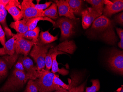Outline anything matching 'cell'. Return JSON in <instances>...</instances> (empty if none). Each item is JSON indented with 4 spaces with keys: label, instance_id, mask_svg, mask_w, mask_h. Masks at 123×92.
<instances>
[{
    "label": "cell",
    "instance_id": "obj_1",
    "mask_svg": "<svg viewBox=\"0 0 123 92\" xmlns=\"http://www.w3.org/2000/svg\"><path fill=\"white\" fill-rule=\"evenodd\" d=\"M90 32L91 34L98 35L103 41L111 45H114L118 39L112 22L103 15L93 21Z\"/></svg>",
    "mask_w": 123,
    "mask_h": 92
},
{
    "label": "cell",
    "instance_id": "obj_2",
    "mask_svg": "<svg viewBox=\"0 0 123 92\" xmlns=\"http://www.w3.org/2000/svg\"><path fill=\"white\" fill-rule=\"evenodd\" d=\"M26 73L13 69L4 85L0 88V92H17L23 87L27 82Z\"/></svg>",
    "mask_w": 123,
    "mask_h": 92
},
{
    "label": "cell",
    "instance_id": "obj_3",
    "mask_svg": "<svg viewBox=\"0 0 123 92\" xmlns=\"http://www.w3.org/2000/svg\"><path fill=\"white\" fill-rule=\"evenodd\" d=\"M55 74L47 69L41 71L40 77L35 80L38 87V92H51L62 89L54 83Z\"/></svg>",
    "mask_w": 123,
    "mask_h": 92
},
{
    "label": "cell",
    "instance_id": "obj_4",
    "mask_svg": "<svg viewBox=\"0 0 123 92\" xmlns=\"http://www.w3.org/2000/svg\"><path fill=\"white\" fill-rule=\"evenodd\" d=\"M54 47L52 44H43L39 41L37 44L33 46L30 55L36 63L37 66L40 71L45 68V58L48 50Z\"/></svg>",
    "mask_w": 123,
    "mask_h": 92
},
{
    "label": "cell",
    "instance_id": "obj_5",
    "mask_svg": "<svg viewBox=\"0 0 123 92\" xmlns=\"http://www.w3.org/2000/svg\"><path fill=\"white\" fill-rule=\"evenodd\" d=\"M76 19H71L65 17L59 18L55 21L54 28L61 30V40H66L74 33Z\"/></svg>",
    "mask_w": 123,
    "mask_h": 92
},
{
    "label": "cell",
    "instance_id": "obj_6",
    "mask_svg": "<svg viewBox=\"0 0 123 92\" xmlns=\"http://www.w3.org/2000/svg\"><path fill=\"white\" fill-rule=\"evenodd\" d=\"M108 63L113 71L121 75L123 74V52L114 49L112 50L108 59Z\"/></svg>",
    "mask_w": 123,
    "mask_h": 92
},
{
    "label": "cell",
    "instance_id": "obj_7",
    "mask_svg": "<svg viewBox=\"0 0 123 92\" xmlns=\"http://www.w3.org/2000/svg\"><path fill=\"white\" fill-rule=\"evenodd\" d=\"M18 59L23 64L26 73L27 81L30 80H36L39 77L40 72L37 66L34 65L32 60L27 56H21Z\"/></svg>",
    "mask_w": 123,
    "mask_h": 92
},
{
    "label": "cell",
    "instance_id": "obj_8",
    "mask_svg": "<svg viewBox=\"0 0 123 92\" xmlns=\"http://www.w3.org/2000/svg\"><path fill=\"white\" fill-rule=\"evenodd\" d=\"M21 13L25 19H29L37 17H45L43 10H40L36 9L35 4L32 0H24L21 4Z\"/></svg>",
    "mask_w": 123,
    "mask_h": 92
},
{
    "label": "cell",
    "instance_id": "obj_9",
    "mask_svg": "<svg viewBox=\"0 0 123 92\" xmlns=\"http://www.w3.org/2000/svg\"><path fill=\"white\" fill-rule=\"evenodd\" d=\"M18 57L19 55L16 53L12 55L0 56V81L6 77L9 70L14 66Z\"/></svg>",
    "mask_w": 123,
    "mask_h": 92
},
{
    "label": "cell",
    "instance_id": "obj_10",
    "mask_svg": "<svg viewBox=\"0 0 123 92\" xmlns=\"http://www.w3.org/2000/svg\"><path fill=\"white\" fill-rule=\"evenodd\" d=\"M35 43L31 40L23 38L16 39L14 42V49L16 54L27 56L30 52L31 49Z\"/></svg>",
    "mask_w": 123,
    "mask_h": 92
},
{
    "label": "cell",
    "instance_id": "obj_11",
    "mask_svg": "<svg viewBox=\"0 0 123 92\" xmlns=\"http://www.w3.org/2000/svg\"><path fill=\"white\" fill-rule=\"evenodd\" d=\"M112 1L104 0L105 6L104 7L103 13V16L108 18H110L113 14L122 11L123 10V0H115Z\"/></svg>",
    "mask_w": 123,
    "mask_h": 92
},
{
    "label": "cell",
    "instance_id": "obj_12",
    "mask_svg": "<svg viewBox=\"0 0 123 92\" xmlns=\"http://www.w3.org/2000/svg\"><path fill=\"white\" fill-rule=\"evenodd\" d=\"M82 25L84 29L89 27L93 21L101 16L102 14L97 12L92 7H88L82 11Z\"/></svg>",
    "mask_w": 123,
    "mask_h": 92
},
{
    "label": "cell",
    "instance_id": "obj_13",
    "mask_svg": "<svg viewBox=\"0 0 123 92\" xmlns=\"http://www.w3.org/2000/svg\"><path fill=\"white\" fill-rule=\"evenodd\" d=\"M5 9L12 16L14 21L21 20L23 18L21 13V5L17 0H10L9 3L6 6Z\"/></svg>",
    "mask_w": 123,
    "mask_h": 92
},
{
    "label": "cell",
    "instance_id": "obj_14",
    "mask_svg": "<svg viewBox=\"0 0 123 92\" xmlns=\"http://www.w3.org/2000/svg\"><path fill=\"white\" fill-rule=\"evenodd\" d=\"M60 17L63 16L71 19H76L66 0H55Z\"/></svg>",
    "mask_w": 123,
    "mask_h": 92
},
{
    "label": "cell",
    "instance_id": "obj_15",
    "mask_svg": "<svg viewBox=\"0 0 123 92\" xmlns=\"http://www.w3.org/2000/svg\"><path fill=\"white\" fill-rule=\"evenodd\" d=\"M65 53L59 51L57 49L56 47H54L52 48L51 53L52 59V66L51 68V72L55 73L58 72L63 76H65L69 73V71L64 68H59L58 67V63L56 59L57 56L59 55L63 54Z\"/></svg>",
    "mask_w": 123,
    "mask_h": 92
},
{
    "label": "cell",
    "instance_id": "obj_16",
    "mask_svg": "<svg viewBox=\"0 0 123 92\" xmlns=\"http://www.w3.org/2000/svg\"><path fill=\"white\" fill-rule=\"evenodd\" d=\"M5 6L1 3L0 5V24L1 25H2L3 27V30L6 36L10 39L13 37L15 34L12 33L10 29L7 26L6 20L7 12V10L5 9Z\"/></svg>",
    "mask_w": 123,
    "mask_h": 92
},
{
    "label": "cell",
    "instance_id": "obj_17",
    "mask_svg": "<svg viewBox=\"0 0 123 92\" xmlns=\"http://www.w3.org/2000/svg\"><path fill=\"white\" fill-rule=\"evenodd\" d=\"M40 31V28L37 27L34 29L28 30L23 34L18 33L14 35V37L16 39L18 38H23L28 40H31L37 44L38 41L39 34Z\"/></svg>",
    "mask_w": 123,
    "mask_h": 92
},
{
    "label": "cell",
    "instance_id": "obj_18",
    "mask_svg": "<svg viewBox=\"0 0 123 92\" xmlns=\"http://www.w3.org/2000/svg\"><path fill=\"white\" fill-rule=\"evenodd\" d=\"M16 39L14 36L6 42L4 47L0 48V56L12 55L15 54L14 42Z\"/></svg>",
    "mask_w": 123,
    "mask_h": 92
},
{
    "label": "cell",
    "instance_id": "obj_19",
    "mask_svg": "<svg viewBox=\"0 0 123 92\" xmlns=\"http://www.w3.org/2000/svg\"><path fill=\"white\" fill-rule=\"evenodd\" d=\"M10 26L20 34H23L29 30L28 19L23 18L20 20L12 22Z\"/></svg>",
    "mask_w": 123,
    "mask_h": 92
},
{
    "label": "cell",
    "instance_id": "obj_20",
    "mask_svg": "<svg viewBox=\"0 0 123 92\" xmlns=\"http://www.w3.org/2000/svg\"><path fill=\"white\" fill-rule=\"evenodd\" d=\"M56 47L59 51L64 53L73 54L76 48V46L74 41L66 40L58 45Z\"/></svg>",
    "mask_w": 123,
    "mask_h": 92
},
{
    "label": "cell",
    "instance_id": "obj_21",
    "mask_svg": "<svg viewBox=\"0 0 123 92\" xmlns=\"http://www.w3.org/2000/svg\"><path fill=\"white\" fill-rule=\"evenodd\" d=\"M43 13L45 17L49 18L54 21L57 20L58 14L56 4L55 3H52L48 8L43 10Z\"/></svg>",
    "mask_w": 123,
    "mask_h": 92
},
{
    "label": "cell",
    "instance_id": "obj_22",
    "mask_svg": "<svg viewBox=\"0 0 123 92\" xmlns=\"http://www.w3.org/2000/svg\"><path fill=\"white\" fill-rule=\"evenodd\" d=\"M57 36H54L49 32V31H41L40 33L38 41L43 44H50L58 39Z\"/></svg>",
    "mask_w": 123,
    "mask_h": 92
},
{
    "label": "cell",
    "instance_id": "obj_23",
    "mask_svg": "<svg viewBox=\"0 0 123 92\" xmlns=\"http://www.w3.org/2000/svg\"><path fill=\"white\" fill-rule=\"evenodd\" d=\"M74 14L80 15L81 14L83 0H66Z\"/></svg>",
    "mask_w": 123,
    "mask_h": 92
},
{
    "label": "cell",
    "instance_id": "obj_24",
    "mask_svg": "<svg viewBox=\"0 0 123 92\" xmlns=\"http://www.w3.org/2000/svg\"><path fill=\"white\" fill-rule=\"evenodd\" d=\"M40 21H48L52 23L53 26L55 25V21L47 17H37L29 18L28 19L29 30H32L36 27L38 23Z\"/></svg>",
    "mask_w": 123,
    "mask_h": 92
},
{
    "label": "cell",
    "instance_id": "obj_25",
    "mask_svg": "<svg viewBox=\"0 0 123 92\" xmlns=\"http://www.w3.org/2000/svg\"><path fill=\"white\" fill-rule=\"evenodd\" d=\"M92 6V7L103 14L104 5V0H85Z\"/></svg>",
    "mask_w": 123,
    "mask_h": 92
},
{
    "label": "cell",
    "instance_id": "obj_26",
    "mask_svg": "<svg viewBox=\"0 0 123 92\" xmlns=\"http://www.w3.org/2000/svg\"><path fill=\"white\" fill-rule=\"evenodd\" d=\"M78 77H74L71 80L70 84H69V87L68 90L69 92H83L85 87V83L83 84L79 87H74L75 83L78 81Z\"/></svg>",
    "mask_w": 123,
    "mask_h": 92
},
{
    "label": "cell",
    "instance_id": "obj_27",
    "mask_svg": "<svg viewBox=\"0 0 123 92\" xmlns=\"http://www.w3.org/2000/svg\"><path fill=\"white\" fill-rule=\"evenodd\" d=\"M26 88L24 92H38V87L35 80H28Z\"/></svg>",
    "mask_w": 123,
    "mask_h": 92
},
{
    "label": "cell",
    "instance_id": "obj_28",
    "mask_svg": "<svg viewBox=\"0 0 123 92\" xmlns=\"http://www.w3.org/2000/svg\"><path fill=\"white\" fill-rule=\"evenodd\" d=\"M92 85L90 87L86 88V92H96L100 89V83L98 79L92 80Z\"/></svg>",
    "mask_w": 123,
    "mask_h": 92
},
{
    "label": "cell",
    "instance_id": "obj_29",
    "mask_svg": "<svg viewBox=\"0 0 123 92\" xmlns=\"http://www.w3.org/2000/svg\"><path fill=\"white\" fill-rule=\"evenodd\" d=\"M52 48L50 49L47 54L45 58V65L46 69L48 70L51 69L52 66V59L51 53L52 51Z\"/></svg>",
    "mask_w": 123,
    "mask_h": 92
},
{
    "label": "cell",
    "instance_id": "obj_30",
    "mask_svg": "<svg viewBox=\"0 0 123 92\" xmlns=\"http://www.w3.org/2000/svg\"><path fill=\"white\" fill-rule=\"evenodd\" d=\"M54 83L55 84L61 87L68 90L69 87V85H67L64 83L63 81L59 78L58 75L55 74L54 79Z\"/></svg>",
    "mask_w": 123,
    "mask_h": 92
},
{
    "label": "cell",
    "instance_id": "obj_31",
    "mask_svg": "<svg viewBox=\"0 0 123 92\" xmlns=\"http://www.w3.org/2000/svg\"><path fill=\"white\" fill-rule=\"evenodd\" d=\"M37 3L36 4H35V7L36 9L40 10H43L48 8L51 6L52 3V2L49 1V2H47L43 4H39V2L40 1L37 0Z\"/></svg>",
    "mask_w": 123,
    "mask_h": 92
},
{
    "label": "cell",
    "instance_id": "obj_32",
    "mask_svg": "<svg viewBox=\"0 0 123 92\" xmlns=\"http://www.w3.org/2000/svg\"><path fill=\"white\" fill-rule=\"evenodd\" d=\"M116 31L120 39V42L118 43V47L121 49H123V30L122 29L116 28Z\"/></svg>",
    "mask_w": 123,
    "mask_h": 92
},
{
    "label": "cell",
    "instance_id": "obj_33",
    "mask_svg": "<svg viewBox=\"0 0 123 92\" xmlns=\"http://www.w3.org/2000/svg\"><path fill=\"white\" fill-rule=\"evenodd\" d=\"M14 69L25 72L23 64L22 62L18 59V61L14 65Z\"/></svg>",
    "mask_w": 123,
    "mask_h": 92
},
{
    "label": "cell",
    "instance_id": "obj_34",
    "mask_svg": "<svg viewBox=\"0 0 123 92\" xmlns=\"http://www.w3.org/2000/svg\"><path fill=\"white\" fill-rule=\"evenodd\" d=\"M5 33L0 24V43L3 47H4L6 43Z\"/></svg>",
    "mask_w": 123,
    "mask_h": 92
},
{
    "label": "cell",
    "instance_id": "obj_35",
    "mask_svg": "<svg viewBox=\"0 0 123 92\" xmlns=\"http://www.w3.org/2000/svg\"><path fill=\"white\" fill-rule=\"evenodd\" d=\"M115 21L117 23H118V24H120L121 25H123V13L121 12L118 15H117L115 16Z\"/></svg>",
    "mask_w": 123,
    "mask_h": 92
},
{
    "label": "cell",
    "instance_id": "obj_36",
    "mask_svg": "<svg viewBox=\"0 0 123 92\" xmlns=\"http://www.w3.org/2000/svg\"><path fill=\"white\" fill-rule=\"evenodd\" d=\"M56 92H69V91L68 90H65V89H61V90H58L56 91Z\"/></svg>",
    "mask_w": 123,
    "mask_h": 92
},
{
    "label": "cell",
    "instance_id": "obj_37",
    "mask_svg": "<svg viewBox=\"0 0 123 92\" xmlns=\"http://www.w3.org/2000/svg\"><path fill=\"white\" fill-rule=\"evenodd\" d=\"M120 92H123V87H122V89L121 90V91H120Z\"/></svg>",
    "mask_w": 123,
    "mask_h": 92
},
{
    "label": "cell",
    "instance_id": "obj_38",
    "mask_svg": "<svg viewBox=\"0 0 123 92\" xmlns=\"http://www.w3.org/2000/svg\"><path fill=\"white\" fill-rule=\"evenodd\" d=\"M1 1H0V5H1Z\"/></svg>",
    "mask_w": 123,
    "mask_h": 92
},
{
    "label": "cell",
    "instance_id": "obj_39",
    "mask_svg": "<svg viewBox=\"0 0 123 92\" xmlns=\"http://www.w3.org/2000/svg\"><path fill=\"white\" fill-rule=\"evenodd\" d=\"M56 92V91H55V92Z\"/></svg>",
    "mask_w": 123,
    "mask_h": 92
}]
</instances>
